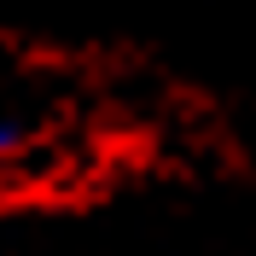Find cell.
Segmentation results:
<instances>
[{
  "instance_id": "6da1fadb",
  "label": "cell",
  "mask_w": 256,
  "mask_h": 256,
  "mask_svg": "<svg viewBox=\"0 0 256 256\" xmlns=\"http://www.w3.org/2000/svg\"><path fill=\"white\" fill-rule=\"evenodd\" d=\"M12 146H18V128H6V122H0V158H12Z\"/></svg>"
}]
</instances>
